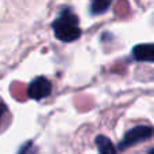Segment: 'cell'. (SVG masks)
I'll use <instances>...</instances> for the list:
<instances>
[{"label": "cell", "mask_w": 154, "mask_h": 154, "mask_svg": "<svg viewBox=\"0 0 154 154\" xmlns=\"http://www.w3.org/2000/svg\"><path fill=\"white\" fill-rule=\"evenodd\" d=\"M54 37L65 43L77 41L81 37V29L79 24V18L69 7H64L60 11V15L51 23Z\"/></svg>", "instance_id": "6da1fadb"}, {"label": "cell", "mask_w": 154, "mask_h": 154, "mask_svg": "<svg viewBox=\"0 0 154 154\" xmlns=\"http://www.w3.org/2000/svg\"><path fill=\"white\" fill-rule=\"evenodd\" d=\"M153 135H154V127L147 125H138L125 134L123 139L116 145V149L118 152H125V150L135 146L137 143L152 139Z\"/></svg>", "instance_id": "7a4b0ae2"}, {"label": "cell", "mask_w": 154, "mask_h": 154, "mask_svg": "<svg viewBox=\"0 0 154 154\" xmlns=\"http://www.w3.org/2000/svg\"><path fill=\"white\" fill-rule=\"evenodd\" d=\"M53 85L46 77L38 76L30 81L29 87H27V96L32 100H42L50 96Z\"/></svg>", "instance_id": "3957f363"}, {"label": "cell", "mask_w": 154, "mask_h": 154, "mask_svg": "<svg viewBox=\"0 0 154 154\" xmlns=\"http://www.w3.org/2000/svg\"><path fill=\"white\" fill-rule=\"evenodd\" d=\"M133 58L138 62H154V43H139L133 48Z\"/></svg>", "instance_id": "277c9868"}, {"label": "cell", "mask_w": 154, "mask_h": 154, "mask_svg": "<svg viewBox=\"0 0 154 154\" xmlns=\"http://www.w3.org/2000/svg\"><path fill=\"white\" fill-rule=\"evenodd\" d=\"M95 145L99 150V154H118V149L111 139L107 138L106 135H97L95 138Z\"/></svg>", "instance_id": "5b68a950"}, {"label": "cell", "mask_w": 154, "mask_h": 154, "mask_svg": "<svg viewBox=\"0 0 154 154\" xmlns=\"http://www.w3.org/2000/svg\"><path fill=\"white\" fill-rule=\"evenodd\" d=\"M112 0H92L91 3V14L92 15H101L109 8Z\"/></svg>", "instance_id": "8992f818"}, {"label": "cell", "mask_w": 154, "mask_h": 154, "mask_svg": "<svg viewBox=\"0 0 154 154\" xmlns=\"http://www.w3.org/2000/svg\"><path fill=\"white\" fill-rule=\"evenodd\" d=\"M37 153H38V147L35 146V143L32 141H27L19 147L16 154H37Z\"/></svg>", "instance_id": "52a82bcc"}, {"label": "cell", "mask_w": 154, "mask_h": 154, "mask_svg": "<svg viewBox=\"0 0 154 154\" xmlns=\"http://www.w3.org/2000/svg\"><path fill=\"white\" fill-rule=\"evenodd\" d=\"M5 112H7V107H5V104L0 103V120H2V118L4 116Z\"/></svg>", "instance_id": "ba28073f"}, {"label": "cell", "mask_w": 154, "mask_h": 154, "mask_svg": "<svg viewBox=\"0 0 154 154\" xmlns=\"http://www.w3.org/2000/svg\"><path fill=\"white\" fill-rule=\"evenodd\" d=\"M147 154H154V147H153V149H150L149 152H147Z\"/></svg>", "instance_id": "9c48e42d"}]
</instances>
